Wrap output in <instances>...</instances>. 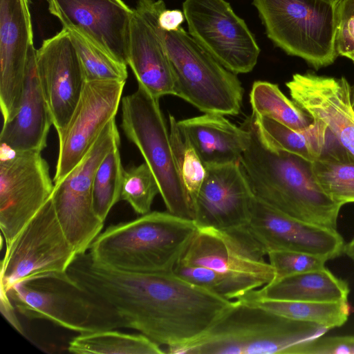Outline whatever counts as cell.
Instances as JSON below:
<instances>
[{
  "label": "cell",
  "instance_id": "obj_26",
  "mask_svg": "<svg viewBox=\"0 0 354 354\" xmlns=\"http://www.w3.org/2000/svg\"><path fill=\"white\" fill-rule=\"evenodd\" d=\"M237 299L252 304L281 316L297 321L316 324L328 329L340 327L348 319L351 307L348 301L313 302L254 299Z\"/></svg>",
  "mask_w": 354,
  "mask_h": 354
},
{
  "label": "cell",
  "instance_id": "obj_5",
  "mask_svg": "<svg viewBox=\"0 0 354 354\" xmlns=\"http://www.w3.org/2000/svg\"><path fill=\"white\" fill-rule=\"evenodd\" d=\"M17 311L29 319H46L85 333L127 328L118 312L68 273L19 282L7 292Z\"/></svg>",
  "mask_w": 354,
  "mask_h": 354
},
{
  "label": "cell",
  "instance_id": "obj_32",
  "mask_svg": "<svg viewBox=\"0 0 354 354\" xmlns=\"http://www.w3.org/2000/svg\"><path fill=\"white\" fill-rule=\"evenodd\" d=\"M310 165L315 180L332 200L342 205L354 203V162L315 160Z\"/></svg>",
  "mask_w": 354,
  "mask_h": 354
},
{
  "label": "cell",
  "instance_id": "obj_20",
  "mask_svg": "<svg viewBox=\"0 0 354 354\" xmlns=\"http://www.w3.org/2000/svg\"><path fill=\"white\" fill-rule=\"evenodd\" d=\"M206 168L194 207L197 227L230 230L246 225L254 195L241 163Z\"/></svg>",
  "mask_w": 354,
  "mask_h": 354
},
{
  "label": "cell",
  "instance_id": "obj_41",
  "mask_svg": "<svg viewBox=\"0 0 354 354\" xmlns=\"http://www.w3.org/2000/svg\"><path fill=\"white\" fill-rule=\"evenodd\" d=\"M344 254H345L354 263V237L345 243Z\"/></svg>",
  "mask_w": 354,
  "mask_h": 354
},
{
  "label": "cell",
  "instance_id": "obj_11",
  "mask_svg": "<svg viewBox=\"0 0 354 354\" xmlns=\"http://www.w3.org/2000/svg\"><path fill=\"white\" fill-rule=\"evenodd\" d=\"M188 32L224 67L235 74L253 70L260 48L245 21L225 0H185Z\"/></svg>",
  "mask_w": 354,
  "mask_h": 354
},
{
  "label": "cell",
  "instance_id": "obj_17",
  "mask_svg": "<svg viewBox=\"0 0 354 354\" xmlns=\"http://www.w3.org/2000/svg\"><path fill=\"white\" fill-rule=\"evenodd\" d=\"M162 0H138L130 29L129 65L138 84L159 99L174 95V76L158 24Z\"/></svg>",
  "mask_w": 354,
  "mask_h": 354
},
{
  "label": "cell",
  "instance_id": "obj_33",
  "mask_svg": "<svg viewBox=\"0 0 354 354\" xmlns=\"http://www.w3.org/2000/svg\"><path fill=\"white\" fill-rule=\"evenodd\" d=\"M158 194L159 185L146 162L124 169L120 200L127 202L136 213L143 215L150 212Z\"/></svg>",
  "mask_w": 354,
  "mask_h": 354
},
{
  "label": "cell",
  "instance_id": "obj_27",
  "mask_svg": "<svg viewBox=\"0 0 354 354\" xmlns=\"http://www.w3.org/2000/svg\"><path fill=\"white\" fill-rule=\"evenodd\" d=\"M252 113L266 116L295 131H302L313 122V118L293 100L288 99L278 85L266 81H256L250 93Z\"/></svg>",
  "mask_w": 354,
  "mask_h": 354
},
{
  "label": "cell",
  "instance_id": "obj_24",
  "mask_svg": "<svg viewBox=\"0 0 354 354\" xmlns=\"http://www.w3.org/2000/svg\"><path fill=\"white\" fill-rule=\"evenodd\" d=\"M349 292L348 284L345 280L337 277L324 268L282 278L242 297L283 301L337 302L348 301Z\"/></svg>",
  "mask_w": 354,
  "mask_h": 354
},
{
  "label": "cell",
  "instance_id": "obj_22",
  "mask_svg": "<svg viewBox=\"0 0 354 354\" xmlns=\"http://www.w3.org/2000/svg\"><path fill=\"white\" fill-rule=\"evenodd\" d=\"M36 49L31 48L26 82L19 109L9 121L3 123L0 140L12 151L41 152L47 145L51 113L39 82Z\"/></svg>",
  "mask_w": 354,
  "mask_h": 354
},
{
  "label": "cell",
  "instance_id": "obj_7",
  "mask_svg": "<svg viewBox=\"0 0 354 354\" xmlns=\"http://www.w3.org/2000/svg\"><path fill=\"white\" fill-rule=\"evenodd\" d=\"M162 30L174 76V95L205 113L239 114L244 91L236 74L224 67L183 28Z\"/></svg>",
  "mask_w": 354,
  "mask_h": 354
},
{
  "label": "cell",
  "instance_id": "obj_16",
  "mask_svg": "<svg viewBox=\"0 0 354 354\" xmlns=\"http://www.w3.org/2000/svg\"><path fill=\"white\" fill-rule=\"evenodd\" d=\"M63 28L78 32L127 64L134 9L122 0H47Z\"/></svg>",
  "mask_w": 354,
  "mask_h": 354
},
{
  "label": "cell",
  "instance_id": "obj_12",
  "mask_svg": "<svg viewBox=\"0 0 354 354\" xmlns=\"http://www.w3.org/2000/svg\"><path fill=\"white\" fill-rule=\"evenodd\" d=\"M266 256L245 226L230 230L197 227L177 263L212 269L249 281L258 289L275 277Z\"/></svg>",
  "mask_w": 354,
  "mask_h": 354
},
{
  "label": "cell",
  "instance_id": "obj_8",
  "mask_svg": "<svg viewBox=\"0 0 354 354\" xmlns=\"http://www.w3.org/2000/svg\"><path fill=\"white\" fill-rule=\"evenodd\" d=\"M121 103V127L155 176L167 212L194 220V209L176 167L159 99L138 84L134 93L122 98Z\"/></svg>",
  "mask_w": 354,
  "mask_h": 354
},
{
  "label": "cell",
  "instance_id": "obj_1",
  "mask_svg": "<svg viewBox=\"0 0 354 354\" xmlns=\"http://www.w3.org/2000/svg\"><path fill=\"white\" fill-rule=\"evenodd\" d=\"M68 273L113 307L127 328L170 349L203 334L232 301L193 284L174 272L120 271L77 254Z\"/></svg>",
  "mask_w": 354,
  "mask_h": 354
},
{
  "label": "cell",
  "instance_id": "obj_18",
  "mask_svg": "<svg viewBox=\"0 0 354 354\" xmlns=\"http://www.w3.org/2000/svg\"><path fill=\"white\" fill-rule=\"evenodd\" d=\"M36 62L41 86L58 135L70 120L86 82L68 31L62 28L44 40L36 50Z\"/></svg>",
  "mask_w": 354,
  "mask_h": 354
},
{
  "label": "cell",
  "instance_id": "obj_25",
  "mask_svg": "<svg viewBox=\"0 0 354 354\" xmlns=\"http://www.w3.org/2000/svg\"><path fill=\"white\" fill-rule=\"evenodd\" d=\"M78 354H162L161 346L142 333H125L116 329L80 333L68 346Z\"/></svg>",
  "mask_w": 354,
  "mask_h": 354
},
{
  "label": "cell",
  "instance_id": "obj_30",
  "mask_svg": "<svg viewBox=\"0 0 354 354\" xmlns=\"http://www.w3.org/2000/svg\"><path fill=\"white\" fill-rule=\"evenodd\" d=\"M169 138L179 175L194 209L198 192L206 176L207 168L191 142L180 129L178 121L171 115H169Z\"/></svg>",
  "mask_w": 354,
  "mask_h": 354
},
{
  "label": "cell",
  "instance_id": "obj_34",
  "mask_svg": "<svg viewBox=\"0 0 354 354\" xmlns=\"http://www.w3.org/2000/svg\"><path fill=\"white\" fill-rule=\"evenodd\" d=\"M252 114L261 134L271 146L307 161L315 160L304 130L295 131L268 117Z\"/></svg>",
  "mask_w": 354,
  "mask_h": 354
},
{
  "label": "cell",
  "instance_id": "obj_39",
  "mask_svg": "<svg viewBox=\"0 0 354 354\" xmlns=\"http://www.w3.org/2000/svg\"><path fill=\"white\" fill-rule=\"evenodd\" d=\"M0 310L8 322L19 333L24 334V329L17 315L16 308L7 292L0 286Z\"/></svg>",
  "mask_w": 354,
  "mask_h": 354
},
{
  "label": "cell",
  "instance_id": "obj_42",
  "mask_svg": "<svg viewBox=\"0 0 354 354\" xmlns=\"http://www.w3.org/2000/svg\"><path fill=\"white\" fill-rule=\"evenodd\" d=\"M351 101L353 110L354 111V84L351 87Z\"/></svg>",
  "mask_w": 354,
  "mask_h": 354
},
{
  "label": "cell",
  "instance_id": "obj_29",
  "mask_svg": "<svg viewBox=\"0 0 354 354\" xmlns=\"http://www.w3.org/2000/svg\"><path fill=\"white\" fill-rule=\"evenodd\" d=\"M120 144L103 158L95 174L93 184V205L97 216L106 220L110 210L120 200L124 168Z\"/></svg>",
  "mask_w": 354,
  "mask_h": 354
},
{
  "label": "cell",
  "instance_id": "obj_2",
  "mask_svg": "<svg viewBox=\"0 0 354 354\" xmlns=\"http://www.w3.org/2000/svg\"><path fill=\"white\" fill-rule=\"evenodd\" d=\"M242 126L249 132L250 138L241 165L254 196L290 217L336 229L342 205L318 185L310 162L271 146L252 113Z\"/></svg>",
  "mask_w": 354,
  "mask_h": 354
},
{
  "label": "cell",
  "instance_id": "obj_19",
  "mask_svg": "<svg viewBox=\"0 0 354 354\" xmlns=\"http://www.w3.org/2000/svg\"><path fill=\"white\" fill-rule=\"evenodd\" d=\"M29 0H0V106L3 123L17 113L33 46Z\"/></svg>",
  "mask_w": 354,
  "mask_h": 354
},
{
  "label": "cell",
  "instance_id": "obj_35",
  "mask_svg": "<svg viewBox=\"0 0 354 354\" xmlns=\"http://www.w3.org/2000/svg\"><path fill=\"white\" fill-rule=\"evenodd\" d=\"M312 123L304 129L308 146L315 160L340 162H354V156L322 121L313 118Z\"/></svg>",
  "mask_w": 354,
  "mask_h": 354
},
{
  "label": "cell",
  "instance_id": "obj_3",
  "mask_svg": "<svg viewBox=\"0 0 354 354\" xmlns=\"http://www.w3.org/2000/svg\"><path fill=\"white\" fill-rule=\"evenodd\" d=\"M192 219L169 212H150L107 227L89 248L104 267L129 272H173L195 234Z\"/></svg>",
  "mask_w": 354,
  "mask_h": 354
},
{
  "label": "cell",
  "instance_id": "obj_38",
  "mask_svg": "<svg viewBox=\"0 0 354 354\" xmlns=\"http://www.w3.org/2000/svg\"><path fill=\"white\" fill-rule=\"evenodd\" d=\"M337 12L336 49L347 57L354 53V0H339Z\"/></svg>",
  "mask_w": 354,
  "mask_h": 354
},
{
  "label": "cell",
  "instance_id": "obj_31",
  "mask_svg": "<svg viewBox=\"0 0 354 354\" xmlns=\"http://www.w3.org/2000/svg\"><path fill=\"white\" fill-rule=\"evenodd\" d=\"M173 272L183 279L227 300L237 299L257 289L249 281L230 277L205 267L177 263Z\"/></svg>",
  "mask_w": 354,
  "mask_h": 354
},
{
  "label": "cell",
  "instance_id": "obj_40",
  "mask_svg": "<svg viewBox=\"0 0 354 354\" xmlns=\"http://www.w3.org/2000/svg\"><path fill=\"white\" fill-rule=\"evenodd\" d=\"M185 20L183 12L180 10L165 8L158 17L160 27L165 31L171 32L178 30Z\"/></svg>",
  "mask_w": 354,
  "mask_h": 354
},
{
  "label": "cell",
  "instance_id": "obj_21",
  "mask_svg": "<svg viewBox=\"0 0 354 354\" xmlns=\"http://www.w3.org/2000/svg\"><path fill=\"white\" fill-rule=\"evenodd\" d=\"M286 85L292 100L313 118L325 123L354 156V111L346 79L296 73Z\"/></svg>",
  "mask_w": 354,
  "mask_h": 354
},
{
  "label": "cell",
  "instance_id": "obj_28",
  "mask_svg": "<svg viewBox=\"0 0 354 354\" xmlns=\"http://www.w3.org/2000/svg\"><path fill=\"white\" fill-rule=\"evenodd\" d=\"M67 30L78 55L86 82L127 80V64L117 59L78 32Z\"/></svg>",
  "mask_w": 354,
  "mask_h": 354
},
{
  "label": "cell",
  "instance_id": "obj_23",
  "mask_svg": "<svg viewBox=\"0 0 354 354\" xmlns=\"http://www.w3.org/2000/svg\"><path fill=\"white\" fill-rule=\"evenodd\" d=\"M206 167L240 162L248 147L249 132L218 113H205L178 121Z\"/></svg>",
  "mask_w": 354,
  "mask_h": 354
},
{
  "label": "cell",
  "instance_id": "obj_43",
  "mask_svg": "<svg viewBox=\"0 0 354 354\" xmlns=\"http://www.w3.org/2000/svg\"><path fill=\"white\" fill-rule=\"evenodd\" d=\"M347 57L351 59L354 63V53L348 55Z\"/></svg>",
  "mask_w": 354,
  "mask_h": 354
},
{
  "label": "cell",
  "instance_id": "obj_9",
  "mask_svg": "<svg viewBox=\"0 0 354 354\" xmlns=\"http://www.w3.org/2000/svg\"><path fill=\"white\" fill-rule=\"evenodd\" d=\"M77 255L59 222L50 198L8 245L1 262V285L68 272Z\"/></svg>",
  "mask_w": 354,
  "mask_h": 354
},
{
  "label": "cell",
  "instance_id": "obj_36",
  "mask_svg": "<svg viewBox=\"0 0 354 354\" xmlns=\"http://www.w3.org/2000/svg\"><path fill=\"white\" fill-rule=\"evenodd\" d=\"M267 256L275 271L272 282L292 274L323 269L328 261L317 255L285 250L270 251Z\"/></svg>",
  "mask_w": 354,
  "mask_h": 354
},
{
  "label": "cell",
  "instance_id": "obj_10",
  "mask_svg": "<svg viewBox=\"0 0 354 354\" xmlns=\"http://www.w3.org/2000/svg\"><path fill=\"white\" fill-rule=\"evenodd\" d=\"M120 142L114 118L83 159L61 181L55 184L51 198L57 216L77 254L86 252L103 228L104 222L93 208V180L103 158Z\"/></svg>",
  "mask_w": 354,
  "mask_h": 354
},
{
  "label": "cell",
  "instance_id": "obj_4",
  "mask_svg": "<svg viewBox=\"0 0 354 354\" xmlns=\"http://www.w3.org/2000/svg\"><path fill=\"white\" fill-rule=\"evenodd\" d=\"M328 330L236 299L203 334L167 353L290 354L295 346Z\"/></svg>",
  "mask_w": 354,
  "mask_h": 354
},
{
  "label": "cell",
  "instance_id": "obj_13",
  "mask_svg": "<svg viewBox=\"0 0 354 354\" xmlns=\"http://www.w3.org/2000/svg\"><path fill=\"white\" fill-rule=\"evenodd\" d=\"M10 151L0 162V227L6 245L50 198L55 187L41 152Z\"/></svg>",
  "mask_w": 354,
  "mask_h": 354
},
{
  "label": "cell",
  "instance_id": "obj_37",
  "mask_svg": "<svg viewBox=\"0 0 354 354\" xmlns=\"http://www.w3.org/2000/svg\"><path fill=\"white\" fill-rule=\"evenodd\" d=\"M354 354V335L320 336L295 346L291 354Z\"/></svg>",
  "mask_w": 354,
  "mask_h": 354
},
{
  "label": "cell",
  "instance_id": "obj_15",
  "mask_svg": "<svg viewBox=\"0 0 354 354\" xmlns=\"http://www.w3.org/2000/svg\"><path fill=\"white\" fill-rule=\"evenodd\" d=\"M245 227L267 255L285 250L333 259L344 254L345 242L336 229L286 215L253 198Z\"/></svg>",
  "mask_w": 354,
  "mask_h": 354
},
{
  "label": "cell",
  "instance_id": "obj_14",
  "mask_svg": "<svg viewBox=\"0 0 354 354\" xmlns=\"http://www.w3.org/2000/svg\"><path fill=\"white\" fill-rule=\"evenodd\" d=\"M126 81L85 82L78 102L62 132L54 184L61 181L86 155L114 118Z\"/></svg>",
  "mask_w": 354,
  "mask_h": 354
},
{
  "label": "cell",
  "instance_id": "obj_6",
  "mask_svg": "<svg viewBox=\"0 0 354 354\" xmlns=\"http://www.w3.org/2000/svg\"><path fill=\"white\" fill-rule=\"evenodd\" d=\"M339 0H252L268 37L318 69L334 62Z\"/></svg>",
  "mask_w": 354,
  "mask_h": 354
}]
</instances>
